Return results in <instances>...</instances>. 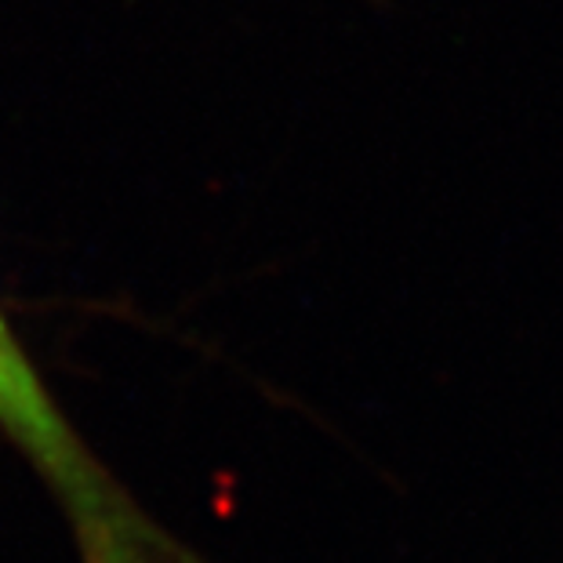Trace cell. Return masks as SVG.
<instances>
[{
  "instance_id": "obj_1",
  "label": "cell",
  "mask_w": 563,
  "mask_h": 563,
  "mask_svg": "<svg viewBox=\"0 0 563 563\" xmlns=\"http://www.w3.org/2000/svg\"><path fill=\"white\" fill-rule=\"evenodd\" d=\"M0 433L63 509L80 563H208L128 495L44 386L0 309Z\"/></svg>"
}]
</instances>
